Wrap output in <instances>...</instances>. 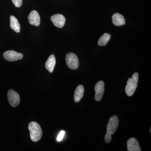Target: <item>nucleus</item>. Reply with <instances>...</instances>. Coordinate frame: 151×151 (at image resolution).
Segmentation results:
<instances>
[{
	"label": "nucleus",
	"instance_id": "nucleus-13",
	"mask_svg": "<svg viewBox=\"0 0 151 151\" xmlns=\"http://www.w3.org/2000/svg\"><path fill=\"white\" fill-rule=\"evenodd\" d=\"M84 87L81 85L77 86L74 94V100L76 103H78L84 96Z\"/></svg>",
	"mask_w": 151,
	"mask_h": 151
},
{
	"label": "nucleus",
	"instance_id": "nucleus-5",
	"mask_svg": "<svg viewBox=\"0 0 151 151\" xmlns=\"http://www.w3.org/2000/svg\"><path fill=\"white\" fill-rule=\"evenodd\" d=\"M7 97L9 103L12 107L18 106L20 102V98L17 92L13 89H10L8 92Z\"/></svg>",
	"mask_w": 151,
	"mask_h": 151
},
{
	"label": "nucleus",
	"instance_id": "nucleus-16",
	"mask_svg": "<svg viewBox=\"0 0 151 151\" xmlns=\"http://www.w3.org/2000/svg\"><path fill=\"white\" fill-rule=\"evenodd\" d=\"M14 5L16 7L19 8L21 6L22 4V0H12Z\"/></svg>",
	"mask_w": 151,
	"mask_h": 151
},
{
	"label": "nucleus",
	"instance_id": "nucleus-6",
	"mask_svg": "<svg viewBox=\"0 0 151 151\" xmlns=\"http://www.w3.org/2000/svg\"><path fill=\"white\" fill-rule=\"evenodd\" d=\"M3 56L4 59L7 61L13 62L22 59L23 55L14 50H9L5 52L3 54Z\"/></svg>",
	"mask_w": 151,
	"mask_h": 151
},
{
	"label": "nucleus",
	"instance_id": "nucleus-15",
	"mask_svg": "<svg viewBox=\"0 0 151 151\" xmlns=\"http://www.w3.org/2000/svg\"><path fill=\"white\" fill-rule=\"evenodd\" d=\"M111 35L110 34L105 33L101 36L98 41L99 46H105L111 39Z\"/></svg>",
	"mask_w": 151,
	"mask_h": 151
},
{
	"label": "nucleus",
	"instance_id": "nucleus-17",
	"mask_svg": "<svg viewBox=\"0 0 151 151\" xmlns=\"http://www.w3.org/2000/svg\"><path fill=\"white\" fill-rule=\"evenodd\" d=\"M65 134V131H62L60 132L57 138V140L58 142H60L63 139V137H64V135Z\"/></svg>",
	"mask_w": 151,
	"mask_h": 151
},
{
	"label": "nucleus",
	"instance_id": "nucleus-2",
	"mask_svg": "<svg viewBox=\"0 0 151 151\" xmlns=\"http://www.w3.org/2000/svg\"><path fill=\"white\" fill-rule=\"evenodd\" d=\"M28 129L31 139L33 142H38L41 139L42 131L40 125L37 123L35 122H31L29 124Z\"/></svg>",
	"mask_w": 151,
	"mask_h": 151
},
{
	"label": "nucleus",
	"instance_id": "nucleus-10",
	"mask_svg": "<svg viewBox=\"0 0 151 151\" xmlns=\"http://www.w3.org/2000/svg\"><path fill=\"white\" fill-rule=\"evenodd\" d=\"M127 147L129 151H141V149L137 139L131 138L127 142Z\"/></svg>",
	"mask_w": 151,
	"mask_h": 151
},
{
	"label": "nucleus",
	"instance_id": "nucleus-11",
	"mask_svg": "<svg viewBox=\"0 0 151 151\" xmlns=\"http://www.w3.org/2000/svg\"><path fill=\"white\" fill-rule=\"evenodd\" d=\"M112 22L116 26H122L126 24L124 17L121 14L116 13L112 16Z\"/></svg>",
	"mask_w": 151,
	"mask_h": 151
},
{
	"label": "nucleus",
	"instance_id": "nucleus-1",
	"mask_svg": "<svg viewBox=\"0 0 151 151\" xmlns=\"http://www.w3.org/2000/svg\"><path fill=\"white\" fill-rule=\"evenodd\" d=\"M119 124V119L117 116H113L109 119L107 127V134L105 135V140L107 143L112 141V135L116 132Z\"/></svg>",
	"mask_w": 151,
	"mask_h": 151
},
{
	"label": "nucleus",
	"instance_id": "nucleus-14",
	"mask_svg": "<svg viewBox=\"0 0 151 151\" xmlns=\"http://www.w3.org/2000/svg\"><path fill=\"white\" fill-rule=\"evenodd\" d=\"M10 27L15 32L19 33L20 31V25L16 18L14 16L12 15L10 17Z\"/></svg>",
	"mask_w": 151,
	"mask_h": 151
},
{
	"label": "nucleus",
	"instance_id": "nucleus-12",
	"mask_svg": "<svg viewBox=\"0 0 151 151\" xmlns=\"http://www.w3.org/2000/svg\"><path fill=\"white\" fill-rule=\"evenodd\" d=\"M56 63V59L54 55H50L45 63V66L46 69L50 73H52L54 70L55 66Z\"/></svg>",
	"mask_w": 151,
	"mask_h": 151
},
{
	"label": "nucleus",
	"instance_id": "nucleus-7",
	"mask_svg": "<svg viewBox=\"0 0 151 151\" xmlns=\"http://www.w3.org/2000/svg\"><path fill=\"white\" fill-rule=\"evenodd\" d=\"M95 92V100L97 102L100 101L103 98L104 91H105V83L103 81H98L95 84L94 87Z\"/></svg>",
	"mask_w": 151,
	"mask_h": 151
},
{
	"label": "nucleus",
	"instance_id": "nucleus-9",
	"mask_svg": "<svg viewBox=\"0 0 151 151\" xmlns=\"http://www.w3.org/2000/svg\"><path fill=\"white\" fill-rule=\"evenodd\" d=\"M28 20L30 24L32 25L38 27L40 24V16L37 11L35 10L32 11L29 15Z\"/></svg>",
	"mask_w": 151,
	"mask_h": 151
},
{
	"label": "nucleus",
	"instance_id": "nucleus-4",
	"mask_svg": "<svg viewBox=\"0 0 151 151\" xmlns=\"http://www.w3.org/2000/svg\"><path fill=\"white\" fill-rule=\"evenodd\" d=\"M65 61L67 66L72 70H76L79 66L78 57L73 52H69L66 55Z\"/></svg>",
	"mask_w": 151,
	"mask_h": 151
},
{
	"label": "nucleus",
	"instance_id": "nucleus-8",
	"mask_svg": "<svg viewBox=\"0 0 151 151\" xmlns=\"http://www.w3.org/2000/svg\"><path fill=\"white\" fill-rule=\"evenodd\" d=\"M52 22L57 27L61 28L64 26L65 19L64 16L61 14H55L50 18Z\"/></svg>",
	"mask_w": 151,
	"mask_h": 151
},
{
	"label": "nucleus",
	"instance_id": "nucleus-3",
	"mask_svg": "<svg viewBox=\"0 0 151 151\" xmlns=\"http://www.w3.org/2000/svg\"><path fill=\"white\" fill-rule=\"evenodd\" d=\"M139 80V74L135 73L132 75V78H129L127 81V85L125 88L126 94L128 96H132L135 92L137 87Z\"/></svg>",
	"mask_w": 151,
	"mask_h": 151
}]
</instances>
